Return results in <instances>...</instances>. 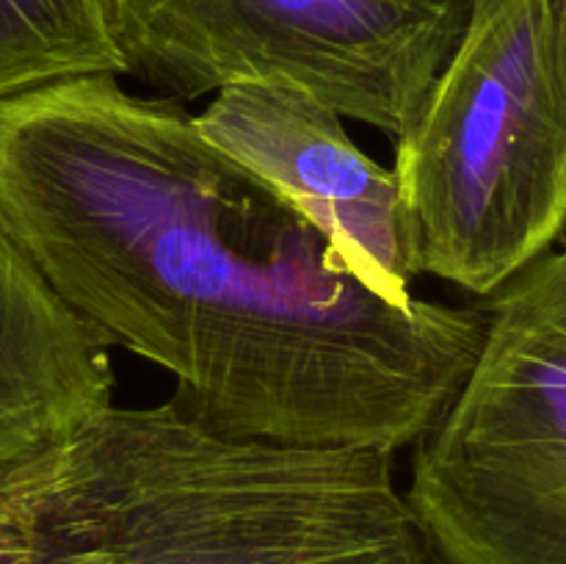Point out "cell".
<instances>
[{"mask_svg":"<svg viewBox=\"0 0 566 564\" xmlns=\"http://www.w3.org/2000/svg\"><path fill=\"white\" fill-rule=\"evenodd\" d=\"M39 564H434L392 453L224 437L111 404L36 503Z\"/></svg>","mask_w":566,"mask_h":564,"instance_id":"obj_2","label":"cell"},{"mask_svg":"<svg viewBox=\"0 0 566 564\" xmlns=\"http://www.w3.org/2000/svg\"><path fill=\"white\" fill-rule=\"evenodd\" d=\"M111 404L108 346L0 230V564H39V492Z\"/></svg>","mask_w":566,"mask_h":564,"instance_id":"obj_7","label":"cell"},{"mask_svg":"<svg viewBox=\"0 0 566 564\" xmlns=\"http://www.w3.org/2000/svg\"><path fill=\"white\" fill-rule=\"evenodd\" d=\"M94 72L122 75L105 0H0V100Z\"/></svg>","mask_w":566,"mask_h":564,"instance_id":"obj_8","label":"cell"},{"mask_svg":"<svg viewBox=\"0 0 566 564\" xmlns=\"http://www.w3.org/2000/svg\"><path fill=\"white\" fill-rule=\"evenodd\" d=\"M122 75L158 97L287 86L398 138L470 0H105Z\"/></svg>","mask_w":566,"mask_h":564,"instance_id":"obj_5","label":"cell"},{"mask_svg":"<svg viewBox=\"0 0 566 564\" xmlns=\"http://www.w3.org/2000/svg\"><path fill=\"white\" fill-rule=\"evenodd\" d=\"M0 230L105 343L243 440L396 457L434 424L484 307L385 302L169 97L111 72L0 100Z\"/></svg>","mask_w":566,"mask_h":564,"instance_id":"obj_1","label":"cell"},{"mask_svg":"<svg viewBox=\"0 0 566 564\" xmlns=\"http://www.w3.org/2000/svg\"><path fill=\"white\" fill-rule=\"evenodd\" d=\"M490 299L403 498L434 564H566V243Z\"/></svg>","mask_w":566,"mask_h":564,"instance_id":"obj_4","label":"cell"},{"mask_svg":"<svg viewBox=\"0 0 566 564\" xmlns=\"http://www.w3.org/2000/svg\"><path fill=\"white\" fill-rule=\"evenodd\" d=\"M210 144L280 191L385 302H415L396 171L354 144L343 116L287 86H230L197 114Z\"/></svg>","mask_w":566,"mask_h":564,"instance_id":"obj_6","label":"cell"},{"mask_svg":"<svg viewBox=\"0 0 566 564\" xmlns=\"http://www.w3.org/2000/svg\"><path fill=\"white\" fill-rule=\"evenodd\" d=\"M415 274L495 296L566 227L558 0H470L457 50L396 138Z\"/></svg>","mask_w":566,"mask_h":564,"instance_id":"obj_3","label":"cell"},{"mask_svg":"<svg viewBox=\"0 0 566 564\" xmlns=\"http://www.w3.org/2000/svg\"><path fill=\"white\" fill-rule=\"evenodd\" d=\"M558 17H562V31H564V42H566V0H558Z\"/></svg>","mask_w":566,"mask_h":564,"instance_id":"obj_9","label":"cell"}]
</instances>
